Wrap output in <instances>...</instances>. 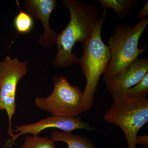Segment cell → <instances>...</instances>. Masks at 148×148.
<instances>
[{
	"instance_id": "obj_12",
	"label": "cell",
	"mask_w": 148,
	"mask_h": 148,
	"mask_svg": "<svg viewBox=\"0 0 148 148\" xmlns=\"http://www.w3.org/2000/svg\"><path fill=\"white\" fill-rule=\"evenodd\" d=\"M16 3L19 12L14 18V26L18 34H26L34 29V22L33 17L29 14L21 10L18 1H16Z\"/></svg>"
},
{
	"instance_id": "obj_9",
	"label": "cell",
	"mask_w": 148,
	"mask_h": 148,
	"mask_svg": "<svg viewBox=\"0 0 148 148\" xmlns=\"http://www.w3.org/2000/svg\"><path fill=\"white\" fill-rule=\"evenodd\" d=\"M24 6L26 12L42 22L44 33L40 35L39 42L44 47H51L56 43L57 35L49 26L51 14L57 7L55 0H25Z\"/></svg>"
},
{
	"instance_id": "obj_13",
	"label": "cell",
	"mask_w": 148,
	"mask_h": 148,
	"mask_svg": "<svg viewBox=\"0 0 148 148\" xmlns=\"http://www.w3.org/2000/svg\"><path fill=\"white\" fill-rule=\"evenodd\" d=\"M21 148H56V145L50 138L27 136Z\"/></svg>"
},
{
	"instance_id": "obj_5",
	"label": "cell",
	"mask_w": 148,
	"mask_h": 148,
	"mask_svg": "<svg viewBox=\"0 0 148 148\" xmlns=\"http://www.w3.org/2000/svg\"><path fill=\"white\" fill-rule=\"evenodd\" d=\"M53 80V91L47 97H36V107L55 116L76 117L84 112L79 87L72 85L64 75H56Z\"/></svg>"
},
{
	"instance_id": "obj_14",
	"label": "cell",
	"mask_w": 148,
	"mask_h": 148,
	"mask_svg": "<svg viewBox=\"0 0 148 148\" xmlns=\"http://www.w3.org/2000/svg\"><path fill=\"white\" fill-rule=\"evenodd\" d=\"M148 94V72L143 79L127 90L126 96L132 98L145 99Z\"/></svg>"
},
{
	"instance_id": "obj_3",
	"label": "cell",
	"mask_w": 148,
	"mask_h": 148,
	"mask_svg": "<svg viewBox=\"0 0 148 148\" xmlns=\"http://www.w3.org/2000/svg\"><path fill=\"white\" fill-rule=\"evenodd\" d=\"M148 24V18L145 17L133 27L126 24L116 25L108 41L110 59L103 74L104 81L116 75L145 52L147 45L141 49L138 46Z\"/></svg>"
},
{
	"instance_id": "obj_4",
	"label": "cell",
	"mask_w": 148,
	"mask_h": 148,
	"mask_svg": "<svg viewBox=\"0 0 148 148\" xmlns=\"http://www.w3.org/2000/svg\"><path fill=\"white\" fill-rule=\"evenodd\" d=\"M104 119L121 128L126 138L127 148H136L138 131L148 121V98L126 96L113 101Z\"/></svg>"
},
{
	"instance_id": "obj_8",
	"label": "cell",
	"mask_w": 148,
	"mask_h": 148,
	"mask_svg": "<svg viewBox=\"0 0 148 148\" xmlns=\"http://www.w3.org/2000/svg\"><path fill=\"white\" fill-rule=\"evenodd\" d=\"M148 72V58H138L115 75L105 80L113 101L126 96L128 89L143 79Z\"/></svg>"
},
{
	"instance_id": "obj_6",
	"label": "cell",
	"mask_w": 148,
	"mask_h": 148,
	"mask_svg": "<svg viewBox=\"0 0 148 148\" xmlns=\"http://www.w3.org/2000/svg\"><path fill=\"white\" fill-rule=\"evenodd\" d=\"M27 67V62L8 56L0 62V111L6 112L9 121L8 133L10 138L14 135L12 119L16 114V88L19 81L28 73Z\"/></svg>"
},
{
	"instance_id": "obj_2",
	"label": "cell",
	"mask_w": 148,
	"mask_h": 148,
	"mask_svg": "<svg viewBox=\"0 0 148 148\" xmlns=\"http://www.w3.org/2000/svg\"><path fill=\"white\" fill-rule=\"evenodd\" d=\"M107 15L103 9L101 18L96 21L90 39L82 44L83 54L80 58L81 69L86 79V85L83 92L82 102L84 112L89 110L94 101L100 78L104 73L110 59L108 45L102 40L101 30Z\"/></svg>"
},
{
	"instance_id": "obj_7",
	"label": "cell",
	"mask_w": 148,
	"mask_h": 148,
	"mask_svg": "<svg viewBox=\"0 0 148 148\" xmlns=\"http://www.w3.org/2000/svg\"><path fill=\"white\" fill-rule=\"evenodd\" d=\"M49 128H56L66 132H72L77 129H84L89 131L95 129V127L90 126L89 123L84 121L79 116L76 117L48 116L34 123L15 126L13 132H17V134L8 140L4 148H11L15 144L16 139L21 135L32 134L33 136H37L43 130Z\"/></svg>"
},
{
	"instance_id": "obj_10",
	"label": "cell",
	"mask_w": 148,
	"mask_h": 148,
	"mask_svg": "<svg viewBox=\"0 0 148 148\" xmlns=\"http://www.w3.org/2000/svg\"><path fill=\"white\" fill-rule=\"evenodd\" d=\"M50 139L54 142L66 143L67 148H96L93 144L84 136L72 132L54 130L51 132Z\"/></svg>"
},
{
	"instance_id": "obj_11",
	"label": "cell",
	"mask_w": 148,
	"mask_h": 148,
	"mask_svg": "<svg viewBox=\"0 0 148 148\" xmlns=\"http://www.w3.org/2000/svg\"><path fill=\"white\" fill-rule=\"evenodd\" d=\"M98 2L104 9H112L120 19L126 18L139 2L137 0H98Z\"/></svg>"
},
{
	"instance_id": "obj_1",
	"label": "cell",
	"mask_w": 148,
	"mask_h": 148,
	"mask_svg": "<svg viewBox=\"0 0 148 148\" xmlns=\"http://www.w3.org/2000/svg\"><path fill=\"white\" fill-rule=\"evenodd\" d=\"M62 3L69 9L71 18L64 30L57 35V53L52 64L58 69L79 64L80 58L72 52L73 48L77 42L84 43L90 39L99 18L96 5L79 0H63Z\"/></svg>"
},
{
	"instance_id": "obj_15",
	"label": "cell",
	"mask_w": 148,
	"mask_h": 148,
	"mask_svg": "<svg viewBox=\"0 0 148 148\" xmlns=\"http://www.w3.org/2000/svg\"><path fill=\"white\" fill-rule=\"evenodd\" d=\"M136 144L148 146V135L144 136H137L136 139Z\"/></svg>"
},
{
	"instance_id": "obj_16",
	"label": "cell",
	"mask_w": 148,
	"mask_h": 148,
	"mask_svg": "<svg viewBox=\"0 0 148 148\" xmlns=\"http://www.w3.org/2000/svg\"><path fill=\"white\" fill-rule=\"evenodd\" d=\"M148 14V1L146 3L142 9L138 13V17L139 19L145 18Z\"/></svg>"
}]
</instances>
